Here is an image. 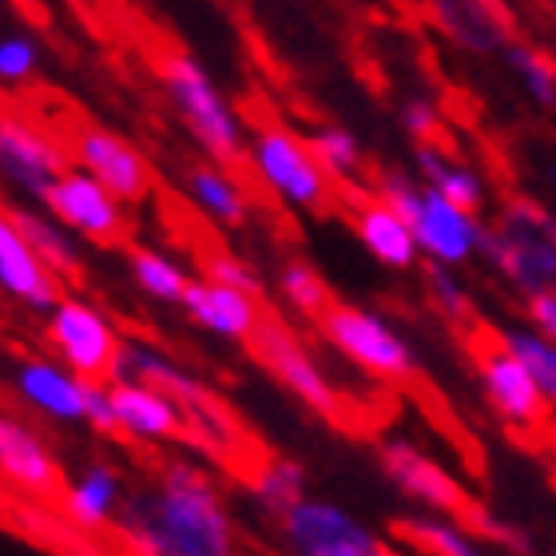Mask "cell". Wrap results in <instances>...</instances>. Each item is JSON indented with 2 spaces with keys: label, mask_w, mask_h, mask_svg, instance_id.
Listing matches in <instances>:
<instances>
[{
  "label": "cell",
  "mask_w": 556,
  "mask_h": 556,
  "mask_svg": "<svg viewBox=\"0 0 556 556\" xmlns=\"http://www.w3.org/2000/svg\"><path fill=\"white\" fill-rule=\"evenodd\" d=\"M548 4H556V0H548Z\"/></svg>",
  "instance_id": "39"
},
{
  "label": "cell",
  "mask_w": 556,
  "mask_h": 556,
  "mask_svg": "<svg viewBox=\"0 0 556 556\" xmlns=\"http://www.w3.org/2000/svg\"><path fill=\"white\" fill-rule=\"evenodd\" d=\"M184 191H187V199H191L211 223H219V227H243L247 215H251L243 184L235 179L227 163H199V167H187Z\"/></svg>",
  "instance_id": "21"
},
{
  "label": "cell",
  "mask_w": 556,
  "mask_h": 556,
  "mask_svg": "<svg viewBox=\"0 0 556 556\" xmlns=\"http://www.w3.org/2000/svg\"><path fill=\"white\" fill-rule=\"evenodd\" d=\"M402 124H406L409 136H414L417 143H438L441 116H438V108L429 104V100H409L406 112H402Z\"/></svg>",
  "instance_id": "35"
},
{
  "label": "cell",
  "mask_w": 556,
  "mask_h": 556,
  "mask_svg": "<svg viewBox=\"0 0 556 556\" xmlns=\"http://www.w3.org/2000/svg\"><path fill=\"white\" fill-rule=\"evenodd\" d=\"M0 477L28 497H56L60 462L48 441L16 417H0Z\"/></svg>",
  "instance_id": "19"
},
{
  "label": "cell",
  "mask_w": 556,
  "mask_h": 556,
  "mask_svg": "<svg viewBox=\"0 0 556 556\" xmlns=\"http://www.w3.org/2000/svg\"><path fill=\"white\" fill-rule=\"evenodd\" d=\"M509 64L517 72V80L525 84V92L533 96L545 112H556V64L533 45H509Z\"/></svg>",
  "instance_id": "30"
},
{
  "label": "cell",
  "mask_w": 556,
  "mask_h": 556,
  "mask_svg": "<svg viewBox=\"0 0 556 556\" xmlns=\"http://www.w3.org/2000/svg\"><path fill=\"white\" fill-rule=\"evenodd\" d=\"M382 469L390 473V481H394L402 493H409V497L429 505V509L453 513V517H477V513H481L473 505V497H469L438 462L421 457L414 445H386Z\"/></svg>",
  "instance_id": "18"
},
{
  "label": "cell",
  "mask_w": 556,
  "mask_h": 556,
  "mask_svg": "<svg viewBox=\"0 0 556 556\" xmlns=\"http://www.w3.org/2000/svg\"><path fill=\"white\" fill-rule=\"evenodd\" d=\"M160 80L172 108L187 124V131L199 139V148L207 151L211 160L227 163V167L243 163V124H239L235 108L223 100V92L195 56L167 52L160 60Z\"/></svg>",
  "instance_id": "3"
},
{
  "label": "cell",
  "mask_w": 556,
  "mask_h": 556,
  "mask_svg": "<svg viewBox=\"0 0 556 556\" xmlns=\"http://www.w3.org/2000/svg\"><path fill=\"white\" fill-rule=\"evenodd\" d=\"M119 501H124V481L112 465H88L64 493L68 521L80 529H104L116 521Z\"/></svg>",
  "instance_id": "22"
},
{
  "label": "cell",
  "mask_w": 556,
  "mask_h": 556,
  "mask_svg": "<svg viewBox=\"0 0 556 556\" xmlns=\"http://www.w3.org/2000/svg\"><path fill=\"white\" fill-rule=\"evenodd\" d=\"M287 545L302 556H382L390 548L382 536L354 521L342 505L318 497H299L287 513H278Z\"/></svg>",
  "instance_id": "8"
},
{
  "label": "cell",
  "mask_w": 556,
  "mask_h": 556,
  "mask_svg": "<svg viewBox=\"0 0 556 556\" xmlns=\"http://www.w3.org/2000/svg\"><path fill=\"white\" fill-rule=\"evenodd\" d=\"M318 330L338 354H346L358 370L386 378V382H406L417 374L414 350L394 334L378 314L362 311V306H346V302H330L326 314L318 318Z\"/></svg>",
  "instance_id": "6"
},
{
  "label": "cell",
  "mask_w": 556,
  "mask_h": 556,
  "mask_svg": "<svg viewBox=\"0 0 556 556\" xmlns=\"http://www.w3.org/2000/svg\"><path fill=\"white\" fill-rule=\"evenodd\" d=\"M378 199H386L397 215H406L421 255L433 258V263L462 267L465 258H473L481 251L485 227L477 223V211L457 207L453 199L441 195L438 187L414 184L409 175L386 172L378 179Z\"/></svg>",
  "instance_id": "2"
},
{
  "label": "cell",
  "mask_w": 556,
  "mask_h": 556,
  "mask_svg": "<svg viewBox=\"0 0 556 556\" xmlns=\"http://www.w3.org/2000/svg\"><path fill=\"white\" fill-rule=\"evenodd\" d=\"M417 167H421V179H426L429 187H438L445 199H453L457 207L481 211V203H485V184H481V175H477L473 167L453 163L438 143H417Z\"/></svg>",
  "instance_id": "23"
},
{
  "label": "cell",
  "mask_w": 556,
  "mask_h": 556,
  "mask_svg": "<svg viewBox=\"0 0 556 556\" xmlns=\"http://www.w3.org/2000/svg\"><path fill=\"white\" fill-rule=\"evenodd\" d=\"M76 163L84 172H92L124 203H143L151 195V184H155L143 151L108 128H84L76 136Z\"/></svg>",
  "instance_id": "13"
},
{
  "label": "cell",
  "mask_w": 556,
  "mask_h": 556,
  "mask_svg": "<svg viewBox=\"0 0 556 556\" xmlns=\"http://www.w3.org/2000/svg\"><path fill=\"white\" fill-rule=\"evenodd\" d=\"M179 306L187 311L191 323H199L211 334L227 338V342H251L263 323V306H258V294L251 290H239L231 282H219V278L199 275L187 282Z\"/></svg>",
  "instance_id": "14"
},
{
  "label": "cell",
  "mask_w": 556,
  "mask_h": 556,
  "mask_svg": "<svg viewBox=\"0 0 556 556\" xmlns=\"http://www.w3.org/2000/svg\"><path fill=\"white\" fill-rule=\"evenodd\" d=\"M48 346L60 362L88 382H112L119 358V338L104 314L84 299H60L48 311Z\"/></svg>",
  "instance_id": "7"
},
{
  "label": "cell",
  "mask_w": 556,
  "mask_h": 556,
  "mask_svg": "<svg viewBox=\"0 0 556 556\" xmlns=\"http://www.w3.org/2000/svg\"><path fill=\"white\" fill-rule=\"evenodd\" d=\"M247 163L255 167V175L275 191L287 207L299 211H323L330 199V175L323 172V163L314 155L311 139H299L282 124H267L251 136L247 148Z\"/></svg>",
  "instance_id": "5"
},
{
  "label": "cell",
  "mask_w": 556,
  "mask_h": 556,
  "mask_svg": "<svg viewBox=\"0 0 556 556\" xmlns=\"http://www.w3.org/2000/svg\"><path fill=\"white\" fill-rule=\"evenodd\" d=\"M64 167H68L64 151L36 128V124L12 116V112L0 116V175L12 187H21V191L40 199L48 191V184Z\"/></svg>",
  "instance_id": "15"
},
{
  "label": "cell",
  "mask_w": 556,
  "mask_h": 556,
  "mask_svg": "<svg viewBox=\"0 0 556 556\" xmlns=\"http://www.w3.org/2000/svg\"><path fill=\"white\" fill-rule=\"evenodd\" d=\"M481 251L493 267L521 290H556V239L553 219L533 203H509L501 227L481 235Z\"/></svg>",
  "instance_id": "4"
},
{
  "label": "cell",
  "mask_w": 556,
  "mask_h": 556,
  "mask_svg": "<svg viewBox=\"0 0 556 556\" xmlns=\"http://www.w3.org/2000/svg\"><path fill=\"white\" fill-rule=\"evenodd\" d=\"M426 282H429V294H433V302H438L450 318H469V299H465V290L457 287V278L450 275V267H445V263H433V258H429Z\"/></svg>",
  "instance_id": "34"
},
{
  "label": "cell",
  "mask_w": 556,
  "mask_h": 556,
  "mask_svg": "<svg viewBox=\"0 0 556 556\" xmlns=\"http://www.w3.org/2000/svg\"><path fill=\"white\" fill-rule=\"evenodd\" d=\"M394 536H402L406 545L421 548V553H438V556H473L477 545L473 536L453 529V525L429 521V517H414V521H397Z\"/></svg>",
  "instance_id": "29"
},
{
  "label": "cell",
  "mask_w": 556,
  "mask_h": 556,
  "mask_svg": "<svg viewBox=\"0 0 556 556\" xmlns=\"http://www.w3.org/2000/svg\"><path fill=\"white\" fill-rule=\"evenodd\" d=\"M0 116H4V104H0Z\"/></svg>",
  "instance_id": "38"
},
{
  "label": "cell",
  "mask_w": 556,
  "mask_h": 556,
  "mask_svg": "<svg viewBox=\"0 0 556 556\" xmlns=\"http://www.w3.org/2000/svg\"><path fill=\"white\" fill-rule=\"evenodd\" d=\"M128 529L139 548L160 556L235 553V525L223 509L219 489L191 462H172L160 485L136 497Z\"/></svg>",
  "instance_id": "1"
},
{
  "label": "cell",
  "mask_w": 556,
  "mask_h": 556,
  "mask_svg": "<svg viewBox=\"0 0 556 556\" xmlns=\"http://www.w3.org/2000/svg\"><path fill=\"white\" fill-rule=\"evenodd\" d=\"M354 231H358L362 247L390 270H409L417 263V255H421V247H417L414 227L406 223V215H397V211L378 195L366 199L358 207Z\"/></svg>",
  "instance_id": "20"
},
{
  "label": "cell",
  "mask_w": 556,
  "mask_h": 556,
  "mask_svg": "<svg viewBox=\"0 0 556 556\" xmlns=\"http://www.w3.org/2000/svg\"><path fill=\"white\" fill-rule=\"evenodd\" d=\"M203 275L219 278V282H231V287H239V290H251V294L263 290V278L251 270V263H243V258L231 255V251H211V255H203Z\"/></svg>",
  "instance_id": "33"
},
{
  "label": "cell",
  "mask_w": 556,
  "mask_h": 556,
  "mask_svg": "<svg viewBox=\"0 0 556 556\" xmlns=\"http://www.w3.org/2000/svg\"><path fill=\"white\" fill-rule=\"evenodd\" d=\"M0 290L40 314L60 302V278L36 255V247L28 243L21 223L12 219V211H0Z\"/></svg>",
  "instance_id": "16"
},
{
  "label": "cell",
  "mask_w": 556,
  "mask_h": 556,
  "mask_svg": "<svg viewBox=\"0 0 556 556\" xmlns=\"http://www.w3.org/2000/svg\"><path fill=\"white\" fill-rule=\"evenodd\" d=\"M251 485H255V497L263 501L270 513H287L294 501L306 497V473H302V465L290 462V457H270L263 469H255Z\"/></svg>",
  "instance_id": "27"
},
{
  "label": "cell",
  "mask_w": 556,
  "mask_h": 556,
  "mask_svg": "<svg viewBox=\"0 0 556 556\" xmlns=\"http://www.w3.org/2000/svg\"><path fill=\"white\" fill-rule=\"evenodd\" d=\"M48 215H56L72 235L88 243L119 247L124 243V199H116L92 172L84 167H64L40 195Z\"/></svg>",
  "instance_id": "9"
},
{
  "label": "cell",
  "mask_w": 556,
  "mask_h": 556,
  "mask_svg": "<svg viewBox=\"0 0 556 556\" xmlns=\"http://www.w3.org/2000/svg\"><path fill=\"white\" fill-rule=\"evenodd\" d=\"M12 219L21 223V231L28 235V243L36 247V255L45 258L56 278H80V247L72 239V231L56 215H40V211H12Z\"/></svg>",
  "instance_id": "24"
},
{
  "label": "cell",
  "mask_w": 556,
  "mask_h": 556,
  "mask_svg": "<svg viewBox=\"0 0 556 556\" xmlns=\"http://www.w3.org/2000/svg\"><path fill=\"white\" fill-rule=\"evenodd\" d=\"M247 346H251V354L275 374L278 382L287 386L290 394L299 397L302 406H311L314 414H323L326 421H342V397H338L330 378L318 370V362L306 354V346L294 338L290 326H282L278 318L263 314V323H258L255 338H251Z\"/></svg>",
  "instance_id": "10"
},
{
  "label": "cell",
  "mask_w": 556,
  "mask_h": 556,
  "mask_svg": "<svg viewBox=\"0 0 556 556\" xmlns=\"http://www.w3.org/2000/svg\"><path fill=\"white\" fill-rule=\"evenodd\" d=\"M278 290H282V299L290 302V311H299L302 318H311V323H318V318L326 314V306L334 302L330 282L323 278V270L314 267V263H306V258H290V263H282Z\"/></svg>",
  "instance_id": "26"
},
{
  "label": "cell",
  "mask_w": 556,
  "mask_h": 556,
  "mask_svg": "<svg viewBox=\"0 0 556 556\" xmlns=\"http://www.w3.org/2000/svg\"><path fill=\"white\" fill-rule=\"evenodd\" d=\"M28 4H33V0H16V9H28Z\"/></svg>",
  "instance_id": "37"
},
{
  "label": "cell",
  "mask_w": 556,
  "mask_h": 556,
  "mask_svg": "<svg viewBox=\"0 0 556 556\" xmlns=\"http://www.w3.org/2000/svg\"><path fill=\"white\" fill-rule=\"evenodd\" d=\"M473 362H477V374H481V386H485V397L493 402V409H497L505 421L525 426V429L545 426L548 397L541 394V386H536V378L529 374V366L501 342V334H497V342L477 346Z\"/></svg>",
  "instance_id": "11"
},
{
  "label": "cell",
  "mask_w": 556,
  "mask_h": 556,
  "mask_svg": "<svg viewBox=\"0 0 556 556\" xmlns=\"http://www.w3.org/2000/svg\"><path fill=\"white\" fill-rule=\"evenodd\" d=\"M311 148H314V155H318V163H323V172L330 175L334 184H346V179H354V175L362 172V148L350 131L318 128L311 136Z\"/></svg>",
  "instance_id": "31"
},
{
  "label": "cell",
  "mask_w": 556,
  "mask_h": 556,
  "mask_svg": "<svg viewBox=\"0 0 556 556\" xmlns=\"http://www.w3.org/2000/svg\"><path fill=\"white\" fill-rule=\"evenodd\" d=\"M96 382L80 378L76 370H68L64 362L48 358H28L16 370V394L28 402L33 409H40L52 421L64 426H80L88 421V402H92Z\"/></svg>",
  "instance_id": "17"
},
{
  "label": "cell",
  "mask_w": 556,
  "mask_h": 556,
  "mask_svg": "<svg viewBox=\"0 0 556 556\" xmlns=\"http://www.w3.org/2000/svg\"><path fill=\"white\" fill-rule=\"evenodd\" d=\"M128 267L131 278H136V287L155 302H175L179 306L187 282H191V275L175 258L155 251V247H128Z\"/></svg>",
  "instance_id": "25"
},
{
  "label": "cell",
  "mask_w": 556,
  "mask_h": 556,
  "mask_svg": "<svg viewBox=\"0 0 556 556\" xmlns=\"http://www.w3.org/2000/svg\"><path fill=\"white\" fill-rule=\"evenodd\" d=\"M501 342L529 366V374L536 378L541 394L548 397V406H556V342L536 330H505Z\"/></svg>",
  "instance_id": "28"
},
{
  "label": "cell",
  "mask_w": 556,
  "mask_h": 556,
  "mask_svg": "<svg viewBox=\"0 0 556 556\" xmlns=\"http://www.w3.org/2000/svg\"><path fill=\"white\" fill-rule=\"evenodd\" d=\"M108 394L116 409L119 438L128 433L136 441H179L191 433V421H187L191 409L160 386L139 382V378H116V382H108Z\"/></svg>",
  "instance_id": "12"
},
{
  "label": "cell",
  "mask_w": 556,
  "mask_h": 556,
  "mask_svg": "<svg viewBox=\"0 0 556 556\" xmlns=\"http://www.w3.org/2000/svg\"><path fill=\"white\" fill-rule=\"evenodd\" d=\"M36 64H40V48H36L33 36L12 33L0 40V84H24L36 76Z\"/></svg>",
  "instance_id": "32"
},
{
  "label": "cell",
  "mask_w": 556,
  "mask_h": 556,
  "mask_svg": "<svg viewBox=\"0 0 556 556\" xmlns=\"http://www.w3.org/2000/svg\"><path fill=\"white\" fill-rule=\"evenodd\" d=\"M525 311H529V323H533L536 334L556 342V290H533Z\"/></svg>",
  "instance_id": "36"
}]
</instances>
